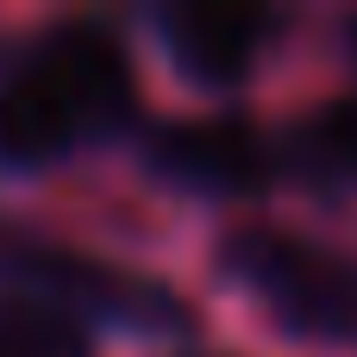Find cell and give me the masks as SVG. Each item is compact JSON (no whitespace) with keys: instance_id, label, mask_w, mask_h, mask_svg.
<instances>
[{"instance_id":"6da1fadb","label":"cell","mask_w":357,"mask_h":357,"mask_svg":"<svg viewBox=\"0 0 357 357\" xmlns=\"http://www.w3.org/2000/svg\"><path fill=\"white\" fill-rule=\"evenodd\" d=\"M132 119L126 50L100 25H56L0 75V169L44 176Z\"/></svg>"},{"instance_id":"7a4b0ae2","label":"cell","mask_w":357,"mask_h":357,"mask_svg":"<svg viewBox=\"0 0 357 357\" xmlns=\"http://www.w3.org/2000/svg\"><path fill=\"white\" fill-rule=\"evenodd\" d=\"M220 264L295 339L357 351V257L351 251H333V245L301 238V232L257 226V232H232L220 245Z\"/></svg>"},{"instance_id":"3957f363","label":"cell","mask_w":357,"mask_h":357,"mask_svg":"<svg viewBox=\"0 0 357 357\" xmlns=\"http://www.w3.org/2000/svg\"><path fill=\"white\" fill-rule=\"evenodd\" d=\"M0 295H25V301L50 307L69 326H82L88 339L94 333H126V339L188 333V307L176 301V289L126 270V264H100V257L56 251V245L0 257Z\"/></svg>"},{"instance_id":"277c9868","label":"cell","mask_w":357,"mask_h":357,"mask_svg":"<svg viewBox=\"0 0 357 357\" xmlns=\"http://www.w3.org/2000/svg\"><path fill=\"white\" fill-rule=\"evenodd\" d=\"M144 163L195 201H257L276 169V138L245 119H176L144 138Z\"/></svg>"},{"instance_id":"5b68a950","label":"cell","mask_w":357,"mask_h":357,"mask_svg":"<svg viewBox=\"0 0 357 357\" xmlns=\"http://www.w3.org/2000/svg\"><path fill=\"white\" fill-rule=\"evenodd\" d=\"M276 31L282 13L257 0H182L157 13V38L195 88H238L264 63Z\"/></svg>"},{"instance_id":"8992f818","label":"cell","mask_w":357,"mask_h":357,"mask_svg":"<svg viewBox=\"0 0 357 357\" xmlns=\"http://www.w3.org/2000/svg\"><path fill=\"white\" fill-rule=\"evenodd\" d=\"M276 169L314 195H357V94L326 100L276 138Z\"/></svg>"},{"instance_id":"52a82bcc","label":"cell","mask_w":357,"mask_h":357,"mask_svg":"<svg viewBox=\"0 0 357 357\" xmlns=\"http://www.w3.org/2000/svg\"><path fill=\"white\" fill-rule=\"evenodd\" d=\"M0 357H88V333L25 295H0Z\"/></svg>"},{"instance_id":"ba28073f","label":"cell","mask_w":357,"mask_h":357,"mask_svg":"<svg viewBox=\"0 0 357 357\" xmlns=\"http://www.w3.org/2000/svg\"><path fill=\"white\" fill-rule=\"evenodd\" d=\"M345 56H351V63H357V13H351V19H345Z\"/></svg>"}]
</instances>
